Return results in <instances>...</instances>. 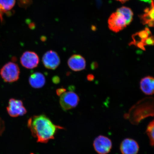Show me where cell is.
Here are the masks:
<instances>
[{
  "label": "cell",
  "mask_w": 154,
  "mask_h": 154,
  "mask_svg": "<svg viewBox=\"0 0 154 154\" xmlns=\"http://www.w3.org/2000/svg\"><path fill=\"white\" fill-rule=\"evenodd\" d=\"M42 62L46 68L55 70L60 63V60L57 53L55 51H49L44 54Z\"/></svg>",
  "instance_id": "52a82bcc"
},
{
  "label": "cell",
  "mask_w": 154,
  "mask_h": 154,
  "mask_svg": "<svg viewBox=\"0 0 154 154\" xmlns=\"http://www.w3.org/2000/svg\"><path fill=\"white\" fill-rule=\"evenodd\" d=\"M30 85L35 88H41L45 85L46 79L42 73L35 72L31 75L29 79Z\"/></svg>",
  "instance_id": "7c38bea8"
},
{
  "label": "cell",
  "mask_w": 154,
  "mask_h": 154,
  "mask_svg": "<svg viewBox=\"0 0 154 154\" xmlns=\"http://www.w3.org/2000/svg\"><path fill=\"white\" fill-rule=\"evenodd\" d=\"M5 128V122L0 117V136L3 134Z\"/></svg>",
  "instance_id": "ac0fdd59"
},
{
  "label": "cell",
  "mask_w": 154,
  "mask_h": 154,
  "mask_svg": "<svg viewBox=\"0 0 154 154\" xmlns=\"http://www.w3.org/2000/svg\"><path fill=\"white\" fill-rule=\"evenodd\" d=\"M7 109L9 115L13 117L24 115L27 112L22 101L14 99L9 100Z\"/></svg>",
  "instance_id": "8992f818"
},
{
  "label": "cell",
  "mask_w": 154,
  "mask_h": 154,
  "mask_svg": "<svg viewBox=\"0 0 154 154\" xmlns=\"http://www.w3.org/2000/svg\"><path fill=\"white\" fill-rule=\"evenodd\" d=\"M28 126L32 136L36 138L38 142L47 143L54 139L58 130L63 129L62 127L53 124L44 115L34 116L29 119Z\"/></svg>",
  "instance_id": "6da1fadb"
},
{
  "label": "cell",
  "mask_w": 154,
  "mask_h": 154,
  "mask_svg": "<svg viewBox=\"0 0 154 154\" xmlns=\"http://www.w3.org/2000/svg\"><path fill=\"white\" fill-rule=\"evenodd\" d=\"M117 11L120 13L125 17L128 25L132 22L133 13L130 8L127 7H122L117 9Z\"/></svg>",
  "instance_id": "9a60e30c"
},
{
  "label": "cell",
  "mask_w": 154,
  "mask_h": 154,
  "mask_svg": "<svg viewBox=\"0 0 154 154\" xmlns=\"http://www.w3.org/2000/svg\"><path fill=\"white\" fill-rule=\"evenodd\" d=\"M120 150L122 154H137L139 152V146L135 140L126 138L121 142Z\"/></svg>",
  "instance_id": "9c48e42d"
},
{
  "label": "cell",
  "mask_w": 154,
  "mask_h": 154,
  "mask_svg": "<svg viewBox=\"0 0 154 154\" xmlns=\"http://www.w3.org/2000/svg\"><path fill=\"white\" fill-rule=\"evenodd\" d=\"M67 64L71 70L74 72H80L85 69L86 61L82 55L74 54L69 58Z\"/></svg>",
  "instance_id": "30bf717a"
},
{
  "label": "cell",
  "mask_w": 154,
  "mask_h": 154,
  "mask_svg": "<svg viewBox=\"0 0 154 154\" xmlns=\"http://www.w3.org/2000/svg\"><path fill=\"white\" fill-rule=\"evenodd\" d=\"M52 81L55 84H59L60 82V79L58 76H54L52 79Z\"/></svg>",
  "instance_id": "ffe728a7"
},
{
  "label": "cell",
  "mask_w": 154,
  "mask_h": 154,
  "mask_svg": "<svg viewBox=\"0 0 154 154\" xmlns=\"http://www.w3.org/2000/svg\"><path fill=\"white\" fill-rule=\"evenodd\" d=\"M140 88L144 94L147 95L154 94V78L148 76L142 78L140 83Z\"/></svg>",
  "instance_id": "8fae6325"
},
{
  "label": "cell",
  "mask_w": 154,
  "mask_h": 154,
  "mask_svg": "<svg viewBox=\"0 0 154 154\" xmlns=\"http://www.w3.org/2000/svg\"><path fill=\"white\" fill-rule=\"evenodd\" d=\"M108 24L109 29L116 32L122 30L128 25L125 17L117 11L113 13L109 17Z\"/></svg>",
  "instance_id": "277c9868"
},
{
  "label": "cell",
  "mask_w": 154,
  "mask_h": 154,
  "mask_svg": "<svg viewBox=\"0 0 154 154\" xmlns=\"http://www.w3.org/2000/svg\"><path fill=\"white\" fill-rule=\"evenodd\" d=\"M116 1H119L121 2V3H124L126 2L127 1H129V0H116Z\"/></svg>",
  "instance_id": "cb8c5ba5"
},
{
  "label": "cell",
  "mask_w": 154,
  "mask_h": 154,
  "mask_svg": "<svg viewBox=\"0 0 154 154\" xmlns=\"http://www.w3.org/2000/svg\"></svg>",
  "instance_id": "d4e9b609"
},
{
  "label": "cell",
  "mask_w": 154,
  "mask_h": 154,
  "mask_svg": "<svg viewBox=\"0 0 154 154\" xmlns=\"http://www.w3.org/2000/svg\"><path fill=\"white\" fill-rule=\"evenodd\" d=\"M66 92V90L65 88H59L56 90V93L57 95L59 96H61L63 95V93Z\"/></svg>",
  "instance_id": "d6986e66"
},
{
  "label": "cell",
  "mask_w": 154,
  "mask_h": 154,
  "mask_svg": "<svg viewBox=\"0 0 154 154\" xmlns=\"http://www.w3.org/2000/svg\"><path fill=\"white\" fill-rule=\"evenodd\" d=\"M29 28L31 29H34L35 28V23H32L30 24L29 25Z\"/></svg>",
  "instance_id": "603a6c76"
},
{
  "label": "cell",
  "mask_w": 154,
  "mask_h": 154,
  "mask_svg": "<svg viewBox=\"0 0 154 154\" xmlns=\"http://www.w3.org/2000/svg\"><path fill=\"white\" fill-rule=\"evenodd\" d=\"M79 101V97L76 93L69 91L65 92L60 96V104L63 110L67 111L76 107Z\"/></svg>",
  "instance_id": "3957f363"
},
{
  "label": "cell",
  "mask_w": 154,
  "mask_h": 154,
  "mask_svg": "<svg viewBox=\"0 0 154 154\" xmlns=\"http://www.w3.org/2000/svg\"><path fill=\"white\" fill-rule=\"evenodd\" d=\"M87 79L89 81H92L94 79V75L92 74L88 75L87 77Z\"/></svg>",
  "instance_id": "44dd1931"
},
{
  "label": "cell",
  "mask_w": 154,
  "mask_h": 154,
  "mask_svg": "<svg viewBox=\"0 0 154 154\" xmlns=\"http://www.w3.org/2000/svg\"><path fill=\"white\" fill-rule=\"evenodd\" d=\"M18 4L20 7L26 8L32 3V0H18Z\"/></svg>",
  "instance_id": "e0dca14e"
},
{
  "label": "cell",
  "mask_w": 154,
  "mask_h": 154,
  "mask_svg": "<svg viewBox=\"0 0 154 154\" xmlns=\"http://www.w3.org/2000/svg\"><path fill=\"white\" fill-rule=\"evenodd\" d=\"M20 71L17 63L9 62L4 65L0 70V75L5 82L11 83L19 79Z\"/></svg>",
  "instance_id": "7a4b0ae2"
},
{
  "label": "cell",
  "mask_w": 154,
  "mask_h": 154,
  "mask_svg": "<svg viewBox=\"0 0 154 154\" xmlns=\"http://www.w3.org/2000/svg\"><path fill=\"white\" fill-rule=\"evenodd\" d=\"M146 132L149 138L150 144L154 147V120L148 125Z\"/></svg>",
  "instance_id": "2e32d148"
},
{
  "label": "cell",
  "mask_w": 154,
  "mask_h": 154,
  "mask_svg": "<svg viewBox=\"0 0 154 154\" xmlns=\"http://www.w3.org/2000/svg\"><path fill=\"white\" fill-rule=\"evenodd\" d=\"M98 66V63L96 62H94L92 63L91 68L92 69H95L97 68Z\"/></svg>",
  "instance_id": "7402d4cb"
},
{
  "label": "cell",
  "mask_w": 154,
  "mask_h": 154,
  "mask_svg": "<svg viewBox=\"0 0 154 154\" xmlns=\"http://www.w3.org/2000/svg\"><path fill=\"white\" fill-rule=\"evenodd\" d=\"M21 64L25 68L33 69L37 67L39 63V58L37 54L33 51L25 52L20 59Z\"/></svg>",
  "instance_id": "ba28073f"
},
{
  "label": "cell",
  "mask_w": 154,
  "mask_h": 154,
  "mask_svg": "<svg viewBox=\"0 0 154 154\" xmlns=\"http://www.w3.org/2000/svg\"><path fill=\"white\" fill-rule=\"evenodd\" d=\"M15 0H0V17L4 14L11 11L15 5Z\"/></svg>",
  "instance_id": "5bb4252c"
},
{
  "label": "cell",
  "mask_w": 154,
  "mask_h": 154,
  "mask_svg": "<svg viewBox=\"0 0 154 154\" xmlns=\"http://www.w3.org/2000/svg\"><path fill=\"white\" fill-rule=\"evenodd\" d=\"M144 14L142 15L141 18L144 24L149 25L151 27H154V3L152 1L151 6L150 8L146 9Z\"/></svg>",
  "instance_id": "4fadbf2b"
},
{
  "label": "cell",
  "mask_w": 154,
  "mask_h": 154,
  "mask_svg": "<svg viewBox=\"0 0 154 154\" xmlns=\"http://www.w3.org/2000/svg\"><path fill=\"white\" fill-rule=\"evenodd\" d=\"M112 142L107 137L100 135L95 138L93 146L96 152L99 154H107L112 148Z\"/></svg>",
  "instance_id": "5b68a950"
}]
</instances>
